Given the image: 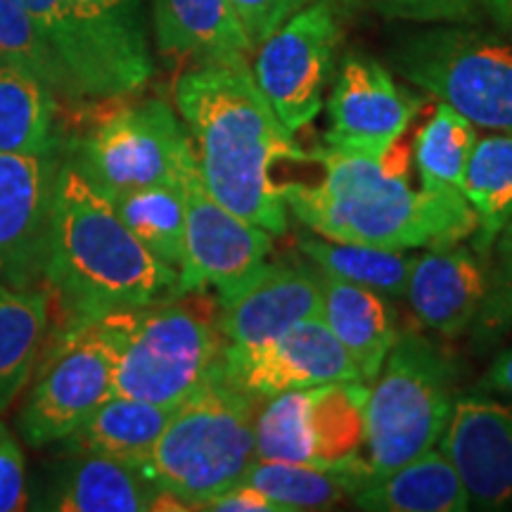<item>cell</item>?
<instances>
[{"mask_svg":"<svg viewBox=\"0 0 512 512\" xmlns=\"http://www.w3.org/2000/svg\"><path fill=\"white\" fill-rule=\"evenodd\" d=\"M174 100L211 197L271 235H285L290 211L273 166L311 155L278 119L252 67L197 64L176 81Z\"/></svg>","mask_w":512,"mask_h":512,"instance_id":"6da1fadb","label":"cell"},{"mask_svg":"<svg viewBox=\"0 0 512 512\" xmlns=\"http://www.w3.org/2000/svg\"><path fill=\"white\" fill-rule=\"evenodd\" d=\"M316 185H280L287 211L311 233L339 242L399 249L446 247L472 238L477 216L463 192L413 190L406 162L387 150L332 147L313 152Z\"/></svg>","mask_w":512,"mask_h":512,"instance_id":"7a4b0ae2","label":"cell"},{"mask_svg":"<svg viewBox=\"0 0 512 512\" xmlns=\"http://www.w3.org/2000/svg\"><path fill=\"white\" fill-rule=\"evenodd\" d=\"M41 278L74 320L183 294L176 268L140 245L112 202L69 159L57 171Z\"/></svg>","mask_w":512,"mask_h":512,"instance_id":"3957f363","label":"cell"},{"mask_svg":"<svg viewBox=\"0 0 512 512\" xmlns=\"http://www.w3.org/2000/svg\"><path fill=\"white\" fill-rule=\"evenodd\" d=\"M112 349V394L176 408L221 366L219 302L185 292L98 318Z\"/></svg>","mask_w":512,"mask_h":512,"instance_id":"277c9868","label":"cell"},{"mask_svg":"<svg viewBox=\"0 0 512 512\" xmlns=\"http://www.w3.org/2000/svg\"><path fill=\"white\" fill-rule=\"evenodd\" d=\"M261 403L233 387L221 366L178 403L138 470L185 510H204L238 484L256 458Z\"/></svg>","mask_w":512,"mask_h":512,"instance_id":"5b68a950","label":"cell"},{"mask_svg":"<svg viewBox=\"0 0 512 512\" xmlns=\"http://www.w3.org/2000/svg\"><path fill=\"white\" fill-rule=\"evenodd\" d=\"M460 368L432 339L399 332L366 401V451L375 477L439 444L458 394ZM373 477V479H375Z\"/></svg>","mask_w":512,"mask_h":512,"instance_id":"8992f818","label":"cell"},{"mask_svg":"<svg viewBox=\"0 0 512 512\" xmlns=\"http://www.w3.org/2000/svg\"><path fill=\"white\" fill-rule=\"evenodd\" d=\"M392 62L475 126L512 136V36L448 24L401 41Z\"/></svg>","mask_w":512,"mask_h":512,"instance_id":"52a82bcc","label":"cell"},{"mask_svg":"<svg viewBox=\"0 0 512 512\" xmlns=\"http://www.w3.org/2000/svg\"><path fill=\"white\" fill-rule=\"evenodd\" d=\"M105 195L147 185H178L195 164L185 124L164 100L121 107L79 140L69 157Z\"/></svg>","mask_w":512,"mask_h":512,"instance_id":"ba28073f","label":"cell"},{"mask_svg":"<svg viewBox=\"0 0 512 512\" xmlns=\"http://www.w3.org/2000/svg\"><path fill=\"white\" fill-rule=\"evenodd\" d=\"M368 389L363 380L328 382L264 401L256 418V458L311 465L363 458Z\"/></svg>","mask_w":512,"mask_h":512,"instance_id":"9c48e42d","label":"cell"},{"mask_svg":"<svg viewBox=\"0 0 512 512\" xmlns=\"http://www.w3.org/2000/svg\"><path fill=\"white\" fill-rule=\"evenodd\" d=\"M342 43L335 0H311L271 31L252 55V76L290 133L309 126L325 105Z\"/></svg>","mask_w":512,"mask_h":512,"instance_id":"30bf717a","label":"cell"},{"mask_svg":"<svg viewBox=\"0 0 512 512\" xmlns=\"http://www.w3.org/2000/svg\"><path fill=\"white\" fill-rule=\"evenodd\" d=\"M112 396V349L100 320H74L50 349L19 413L29 446L62 444Z\"/></svg>","mask_w":512,"mask_h":512,"instance_id":"8fae6325","label":"cell"},{"mask_svg":"<svg viewBox=\"0 0 512 512\" xmlns=\"http://www.w3.org/2000/svg\"><path fill=\"white\" fill-rule=\"evenodd\" d=\"M185 254L181 292H214L216 299L252 278L273 252V235L223 207L204 188L197 162L183 176Z\"/></svg>","mask_w":512,"mask_h":512,"instance_id":"7c38bea8","label":"cell"},{"mask_svg":"<svg viewBox=\"0 0 512 512\" xmlns=\"http://www.w3.org/2000/svg\"><path fill=\"white\" fill-rule=\"evenodd\" d=\"M221 373L233 387L259 401L318 384L363 380L356 363L320 316L302 320L256 347L226 344Z\"/></svg>","mask_w":512,"mask_h":512,"instance_id":"4fadbf2b","label":"cell"},{"mask_svg":"<svg viewBox=\"0 0 512 512\" xmlns=\"http://www.w3.org/2000/svg\"><path fill=\"white\" fill-rule=\"evenodd\" d=\"M420 107V95L401 88L382 62L366 53H349L332 83V126L323 140L332 147L387 150L413 124Z\"/></svg>","mask_w":512,"mask_h":512,"instance_id":"5bb4252c","label":"cell"},{"mask_svg":"<svg viewBox=\"0 0 512 512\" xmlns=\"http://www.w3.org/2000/svg\"><path fill=\"white\" fill-rule=\"evenodd\" d=\"M24 5L60 64L72 102L124 98L150 81L74 0H24Z\"/></svg>","mask_w":512,"mask_h":512,"instance_id":"9a60e30c","label":"cell"},{"mask_svg":"<svg viewBox=\"0 0 512 512\" xmlns=\"http://www.w3.org/2000/svg\"><path fill=\"white\" fill-rule=\"evenodd\" d=\"M60 164V152L0 155V285L41 278Z\"/></svg>","mask_w":512,"mask_h":512,"instance_id":"2e32d148","label":"cell"},{"mask_svg":"<svg viewBox=\"0 0 512 512\" xmlns=\"http://www.w3.org/2000/svg\"><path fill=\"white\" fill-rule=\"evenodd\" d=\"M437 448L453 465L475 510L512 501V408L486 396H458Z\"/></svg>","mask_w":512,"mask_h":512,"instance_id":"e0dca14e","label":"cell"},{"mask_svg":"<svg viewBox=\"0 0 512 512\" xmlns=\"http://www.w3.org/2000/svg\"><path fill=\"white\" fill-rule=\"evenodd\" d=\"M219 302V325L230 347H256L302 320L320 316V271L290 261H266Z\"/></svg>","mask_w":512,"mask_h":512,"instance_id":"ac0fdd59","label":"cell"},{"mask_svg":"<svg viewBox=\"0 0 512 512\" xmlns=\"http://www.w3.org/2000/svg\"><path fill=\"white\" fill-rule=\"evenodd\" d=\"M486 287V256L456 242L415 256L406 299L422 325L441 337L458 339L475 323Z\"/></svg>","mask_w":512,"mask_h":512,"instance_id":"d6986e66","label":"cell"},{"mask_svg":"<svg viewBox=\"0 0 512 512\" xmlns=\"http://www.w3.org/2000/svg\"><path fill=\"white\" fill-rule=\"evenodd\" d=\"M157 50L171 60L249 67L254 46L230 0H152Z\"/></svg>","mask_w":512,"mask_h":512,"instance_id":"ffe728a7","label":"cell"},{"mask_svg":"<svg viewBox=\"0 0 512 512\" xmlns=\"http://www.w3.org/2000/svg\"><path fill=\"white\" fill-rule=\"evenodd\" d=\"M320 318L356 363L363 382H373L394 347L399 330L392 306L380 292L320 273Z\"/></svg>","mask_w":512,"mask_h":512,"instance_id":"44dd1931","label":"cell"},{"mask_svg":"<svg viewBox=\"0 0 512 512\" xmlns=\"http://www.w3.org/2000/svg\"><path fill=\"white\" fill-rule=\"evenodd\" d=\"M159 489L138 467L100 453H74L57 479L48 510L145 512L155 510Z\"/></svg>","mask_w":512,"mask_h":512,"instance_id":"7402d4cb","label":"cell"},{"mask_svg":"<svg viewBox=\"0 0 512 512\" xmlns=\"http://www.w3.org/2000/svg\"><path fill=\"white\" fill-rule=\"evenodd\" d=\"M354 505L368 512H465V486L437 446L408 460L399 470L375 477L354 494Z\"/></svg>","mask_w":512,"mask_h":512,"instance_id":"603a6c76","label":"cell"},{"mask_svg":"<svg viewBox=\"0 0 512 512\" xmlns=\"http://www.w3.org/2000/svg\"><path fill=\"white\" fill-rule=\"evenodd\" d=\"M366 458L351 460L342 465H311L287 463V460H259L242 475L247 482L271 496L287 512L297 510H325L332 505L354 498V494L373 479Z\"/></svg>","mask_w":512,"mask_h":512,"instance_id":"cb8c5ba5","label":"cell"},{"mask_svg":"<svg viewBox=\"0 0 512 512\" xmlns=\"http://www.w3.org/2000/svg\"><path fill=\"white\" fill-rule=\"evenodd\" d=\"M174 408L112 394L83 420L74 434L62 441L69 453H100L140 467Z\"/></svg>","mask_w":512,"mask_h":512,"instance_id":"d4e9b609","label":"cell"},{"mask_svg":"<svg viewBox=\"0 0 512 512\" xmlns=\"http://www.w3.org/2000/svg\"><path fill=\"white\" fill-rule=\"evenodd\" d=\"M60 152L57 95L34 74L0 60V155Z\"/></svg>","mask_w":512,"mask_h":512,"instance_id":"484cf974","label":"cell"},{"mask_svg":"<svg viewBox=\"0 0 512 512\" xmlns=\"http://www.w3.org/2000/svg\"><path fill=\"white\" fill-rule=\"evenodd\" d=\"M48 318L46 290L0 285V413L8 411L29 384Z\"/></svg>","mask_w":512,"mask_h":512,"instance_id":"4316f807","label":"cell"},{"mask_svg":"<svg viewBox=\"0 0 512 512\" xmlns=\"http://www.w3.org/2000/svg\"><path fill=\"white\" fill-rule=\"evenodd\" d=\"M463 195L477 216L472 249L486 256L496 235L512 221V136L494 133L477 138L467 162Z\"/></svg>","mask_w":512,"mask_h":512,"instance_id":"83f0119b","label":"cell"},{"mask_svg":"<svg viewBox=\"0 0 512 512\" xmlns=\"http://www.w3.org/2000/svg\"><path fill=\"white\" fill-rule=\"evenodd\" d=\"M299 249L320 273L370 287L382 297H406L415 254L339 242L316 233L299 235Z\"/></svg>","mask_w":512,"mask_h":512,"instance_id":"f1b7e54d","label":"cell"},{"mask_svg":"<svg viewBox=\"0 0 512 512\" xmlns=\"http://www.w3.org/2000/svg\"><path fill=\"white\" fill-rule=\"evenodd\" d=\"M105 197L147 252L176 271L181 268L185 254V200L181 183L119 190Z\"/></svg>","mask_w":512,"mask_h":512,"instance_id":"f546056e","label":"cell"},{"mask_svg":"<svg viewBox=\"0 0 512 512\" xmlns=\"http://www.w3.org/2000/svg\"><path fill=\"white\" fill-rule=\"evenodd\" d=\"M475 143L477 126L446 102H439L413 145L422 188L463 192L467 162H470Z\"/></svg>","mask_w":512,"mask_h":512,"instance_id":"4dcf8cb0","label":"cell"},{"mask_svg":"<svg viewBox=\"0 0 512 512\" xmlns=\"http://www.w3.org/2000/svg\"><path fill=\"white\" fill-rule=\"evenodd\" d=\"M0 60L34 74L57 98L69 100V88L60 64L43 41L24 0H0Z\"/></svg>","mask_w":512,"mask_h":512,"instance_id":"1f68e13d","label":"cell"},{"mask_svg":"<svg viewBox=\"0 0 512 512\" xmlns=\"http://www.w3.org/2000/svg\"><path fill=\"white\" fill-rule=\"evenodd\" d=\"M486 268H489V287L470 328L472 342L479 351L496 347L512 330V221L505 223L496 235L494 245L486 254Z\"/></svg>","mask_w":512,"mask_h":512,"instance_id":"d6a6232c","label":"cell"},{"mask_svg":"<svg viewBox=\"0 0 512 512\" xmlns=\"http://www.w3.org/2000/svg\"><path fill=\"white\" fill-rule=\"evenodd\" d=\"M81 12L98 24L112 46L145 76H152V55L147 46L143 0H74Z\"/></svg>","mask_w":512,"mask_h":512,"instance_id":"836d02e7","label":"cell"},{"mask_svg":"<svg viewBox=\"0 0 512 512\" xmlns=\"http://www.w3.org/2000/svg\"><path fill=\"white\" fill-rule=\"evenodd\" d=\"M382 15L425 24H463L470 22L484 0H375Z\"/></svg>","mask_w":512,"mask_h":512,"instance_id":"e575fe53","label":"cell"},{"mask_svg":"<svg viewBox=\"0 0 512 512\" xmlns=\"http://www.w3.org/2000/svg\"><path fill=\"white\" fill-rule=\"evenodd\" d=\"M27 501V460L15 434L0 420V512L24 510Z\"/></svg>","mask_w":512,"mask_h":512,"instance_id":"d590c367","label":"cell"},{"mask_svg":"<svg viewBox=\"0 0 512 512\" xmlns=\"http://www.w3.org/2000/svg\"><path fill=\"white\" fill-rule=\"evenodd\" d=\"M238 12L252 46H259L264 38L280 27L287 17L302 10L311 0H230Z\"/></svg>","mask_w":512,"mask_h":512,"instance_id":"8d00e7d4","label":"cell"},{"mask_svg":"<svg viewBox=\"0 0 512 512\" xmlns=\"http://www.w3.org/2000/svg\"><path fill=\"white\" fill-rule=\"evenodd\" d=\"M204 510L214 512H287L283 505L275 503L271 496L247 482H238L221 491L204 505Z\"/></svg>","mask_w":512,"mask_h":512,"instance_id":"74e56055","label":"cell"},{"mask_svg":"<svg viewBox=\"0 0 512 512\" xmlns=\"http://www.w3.org/2000/svg\"><path fill=\"white\" fill-rule=\"evenodd\" d=\"M479 387L489 389V392L512 396V349L501 351V354L494 358V363H491L489 370H486L484 380L479 382Z\"/></svg>","mask_w":512,"mask_h":512,"instance_id":"f35d334b","label":"cell"},{"mask_svg":"<svg viewBox=\"0 0 512 512\" xmlns=\"http://www.w3.org/2000/svg\"><path fill=\"white\" fill-rule=\"evenodd\" d=\"M484 8L491 12L498 29L512 36V0H484Z\"/></svg>","mask_w":512,"mask_h":512,"instance_id":"ab89813d","label":"cell"},{"mask_svg":"<svg viewBox=\"0 0 512 512\" xmlns=\"http://www.w3.org/2000/svg\"><path fill=\"white\" fill-rule=\"evenodd\" d=\"M337 5H344V8H358V5H363V0H335Z\"/></svg>","mask_w":512,"mask_h":512,"instance_id":"60d3db41","label":"cell"}]
</instances>
